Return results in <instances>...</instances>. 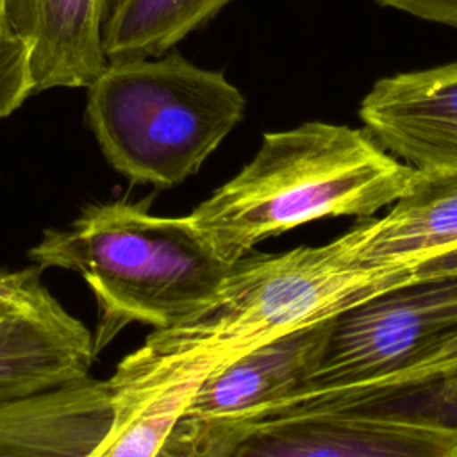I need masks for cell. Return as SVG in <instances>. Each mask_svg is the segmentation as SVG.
Here are the masks:
<instances>
[{"label":"cell","mask_w":457,"mask_h":457,"mask_svg":"<svg viewBox=\"0 0 457 457\" xmlns=\"http://www.w3.org/2000/svg\"><path fill=\"white\" fill-rule=\"evenodd\" d=\"M93 332L52 293L0 314V402L91 375Z\"/></svg>","instance_id":"11"},{"label":"cell","mask_w":457,"mask_h":457,"mask_svg":"<svg viewBox=\"0 0 457 457\" xmlns=\"http://www.w3.org/2000/svg\"><path fill=\"white\" fill-rule=\"evenodd\" d=\"M209 373L193 370L155 386L125 387L130 393L129 405L93 457H152Z\"/></svg>","instance_id":"15"},{"label":"cell","mask_w":457,"mask_h":457,"mask_svg":"<svg viewBox=\"0 0 457 457\" xmlns=\"http://www.w3.org/2000/svg\"><path fill=\"white\" fill-rule=\"evenodd\" d=\"M230 0H118L104 25L107 61L161 57Z\"/></svg>","instance_id":"14"},{"label":"cell","mask_w":457,"mask_h":457,"mask_svg":"<svg viewBox=\"0 0 457 457\" xmlns=\"http://www.w3.org/2000/svg\"><path fill=\"white\" fill-rule=\"evenodd\" d=\"M29 259L86 280L98 305L96 353L130 323L155 330L193 316L232 266L186 216H157L145 204L121 200L91 205L68 227L45 230Z\"/></svg>","instance_id":"3"},{"label":"cell","mask_w":457,"mask_h":457,"mask_svg":"<svg viewBox=\"0 0 457 457\" xmlns=\"http://www.w3.org/2000/svg\"><path fill=\"white\" fill-rule=\"evenodd\" d=\"M32 93L29 50L0 18V120L12 114Z\"/></svg>","instance_id":"16"},{"label":"cell","mask_w":457,"mask_h":457,"mask_svg":"<svg viewBox=\"0 0 457 457\" xmlns=\"http://www.w3.org/2000/svg\"><path fill=\"white\" fill-rule=\"evenodd\" d=\"M416 168L366 130L325 121L266 132L255 155L186 218L234 262L268 237L323 218H371L409 187Z\"/></svg>","instance_id":"2"},{"label":"cell","mask_w":457,"mask_h":457,"mask_svg":"<svg viewBox=\"0 0 457 457\" xmlns=\"http://www.w3.org/2000/svg\"><path fill=\"white\" fill-rule=\"evenodd\" d=\"M273 411L332 412L457 436V362L407 380L318 391L264 412Z\"/></svg>","instance_id":"13"},{"label":"cell","mask_w":457,"mask_h":457,"mask_svg":"<svg viewBox=\"0 0 457 457\" xmlns=\"http://www.w3.org/2000/svg\"><path fill=\"white\" fill-rule=\"evenodd\" d=\"M152 457H204L198 418L182 412L161 439Z\"/></svg>","instance_id":"18"},{"label":"cell","mask_w":457,"mask_h":457,"mask_svg":"<svg viewBox=\"0 0 457 457\" xmlns=\"http://www.w3.org/2000/svg\"><path fill=\"white\" fill-rule=\"evenodd\" d=\"M43 268L32 264L21 270H0V314L32 303L50 289L41 280Z\"/></svg>","instance_id":"17"},{"label":"cell","mask_w":457,"mask_h":457,"mask_svg":"<svg viewBox=\"0 0 457 457\" xmlns=\"http://www.w3.org/2000/svg\"><path fill=\"white\" fill-rule=\"evenodd\" d=\"M441 273H457V248L434 255L430 259H425L418 266H414L416 277L441 275Z\"/></svg>","instance_id":"21"},{"label":"cell","mask_w":457,"mask_h":457,"mask_svg":"<svg viewBox=\"0 0 457 457\" xmlns=\"http://www.w3.org/2000/svg\"><path fill=\"white\" fill-rule=\"evenodd\" d=\"M198 421L204 457H457V436L332 412L273 411Z\"/></svg>","instance_id":"6"},{"label":"cell","mask_w":457,"mask_h":457,"mask_svg":"<svg viewBox=\"0 0 457 457\" xmlns=\"http://www.w3.org/2000/svg\"><path fill=\"white\" fill-rule=\"evenodd\" d=\"M455 336L457 273L414 275L330 320L323 359L303 396L373 384Z\"/></svg>","instance_id":"5"},{"label":"cell","mask_w":457,"mask_h":457,"mask_svg":"<svg viewBox=\"0 0 457 457\" xmlns=\"http://www.w3.org/2000/svg\"><path fill=\"white\" fill-rule=\"evenodd\" d=\"M245 107L243 93L221 71L171 52L109 61L87 86L86 118L118 173L162 189L195 175Z\"/></svg>","instance_id":"4"},{"label":"cell","mask_w":457,"mask_h":457,"mask_svg":"<svg viewBox=\"0 0 457 457\" xmlns=\"http://www.w3.org/2000/svg\"><path fill=\"white\" fill-rule=\"evenodd\" d=\"M330 320L278 336L212 370L184 412L209 420L246 418L303 396L323 359Z\"/></svg>","instance_id":"9"},{"label":"cell","mask_w":457,"mask_h":457,"mask_svg":"<svg viewBox=\"0 0 457 457\" xmlns=\"http://www.w3.org/2000/svg\"><path fill=\"white\" fill-rule=\"evenodd\" d=\"M412 277L411 264L361 261L350 230L325 245L250 252L232 262L223 286L200 311L173 327L152 330L116 364L111 378L121 387H143L193 368L212 371Z\"/></svg>","instance_id":"1"},{"label":"cell","mask_w":457,"mask_h":457,"mask_svg":"<svg viewBox=\"0 0 457 457\" xmlns=\"http://www.w3.org/2000/svg\"><path fill=\"white\" fill-rule=\"evenodd\" d=\"M109 0H0L7 30L29 50L34 93L87 87L107 66Z\"/></svg>","instance_id":"10"},{"label":"cell","mask_w":457,"mask_h":457,"mask_svg":"<svg viewBox=\"0 0 457 457\" xmlns=\"http://www.w3.org/2000/svg\"><path fill=\"white\" fill-rule=\"evenodd\" d=\"M375 2L384 7H391L427 21L457 29V0H375Z\"/></svg>","instance_id":"19"},{"label":"cell","mask_w":457,"mask_h":457,"mask_svg":"<svg viewBox=\"0 0 457 457\" xmlns=\"http://www.w3.org/2000/svg\"><path fill=\"white\" fill-rule=\"evenodd\" d=\"M452 362H457V336L453 339H450L448 343L430 350L428 353H425L421 359H418L416 362L409 364L407 368L386 377V378H380L373 384H384V382H396V380H407V378H414V377H421L425 373H430L437 368H443L446 364H452ZM370 386V384H366Z\"/></svg>","instance_id":"20"},{"label":"cell","mask_w":457,"mask_h":457,"mask_svg":"<svg viewBox=\"0 0 457 457\" xmlns=\"http://www.w3.org/2000/svg\"><path fill=\"white\" fill-rule=\"evenodd\" d=\"M353 253L370 264H411L457 248V170H416L377 220L355 225Z\"/></svg>","instance_id":"12"},{"label":"cell","mask_w":457,"mask_h":457,"mask_svg":"<svg viewBox=\"0 0 457 457\" xmlns=\"http://www.w3.org/2000/svg\"><path fill=\"white\" fill-rule=\"evenodd\" d=\"M364 130L416 170H457V62L373 84L359 105Z\"/></svg>","instance_id":"7"},{"label":"cell","mask_w":457,"mask_h":457,"mask_svg":"<svg viewBox=\"0 0 457 457\" xmlns=\"http://www.w3.org/2000/svg\"><path fill=\"white\" fill-rule=\"evenodd\" d=\"M129 400L111 377L89 375L0 402V457H93Z\"/></svg>","instance_id":"8"}]
</instances>
